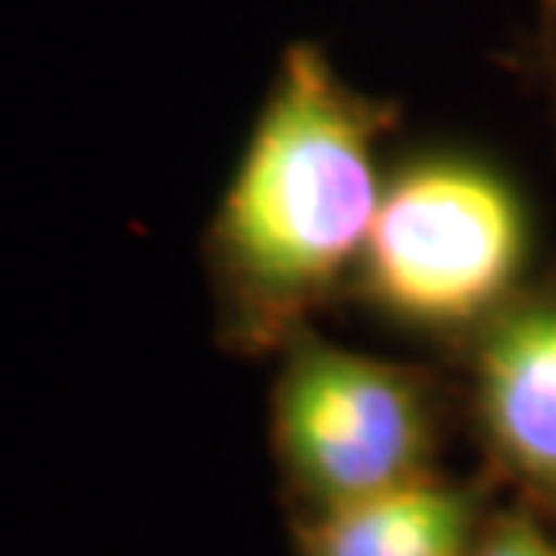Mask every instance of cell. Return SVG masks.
<instances>
[{"label":"cell","instance_id":"7a4b0ae2","mask_svg":"<svg viewBox=\"0 0 556 556\" xmlns=\"http://www.w3.org/2000/svg\"><path fill=\"white\" fill-rule=\"evenodd\" d=\"M536 273V215L503 161L420 144L392 161L355 273L358 301L462 355Z\"/></svg>","mask_w":556,"mask_h":556},{"label":"cell","instance_id":"ba28073f","mask_svg":"<svg viewBox=\"0 0 556 556\" xmlns=\"http://www.w3.org/2000/svg\"><path fill=\"white\" fill-rule=\"evenodd\" d=\"M532 34H540L544 41L556 46V0H536V21H532Z\"/></svg>","mask_w":556,"mask_h":556},{"label":"cell","instance_id":"8992f818","mask_svg":"<svg viewBox=\"0 0 556 556\" xmlns=\"http://www.w3.org/2000/svg\"><path fill=\"white\" fill-rule=\"evenodd\" d=\"M470 556H556V532L523 503H498Z\"/></svg>","mask_w":556,"mask_h":556},{"label":"cell","instance_id":"5b68a950","mask_svg":"<svg viewBox=\"0 0 556 556\" xmlns=\"http://www.w3.org/2000/svg\"><path fill=\"white\" fill-rule=\"evenodd\" d=\"M486 470L413 478L383 495L298 519V556H470L498 503Z\"/></svg>","mask_w":556,"mask_h":556},{"label":"cell","instance_id":"277c9868","mask_svg":"<svg viewBox=\"0 0 556 556\" xmlns=\"http://www.w3.org/2000/svg\"><path fill=\"white\" fill-rule=\"evenodd\" d=\"M457 358L486 475L556 532V260Z\"/></svg>","mask_w":556,"mask_h":556},{"label":"cell","instance_id":"52a82bcc","mask_svg":"<svg viewBox=\"0 0 556 556\" xmlns=\"http://www.w3.org/2000/svg\"><path fill=\"white\" fill-rule=\"evenodd\" d=\"M511 66H516L519 79L540 96L544 112H548V124H553V137H556V46L528 29V34L519 38L516 50H511Z\"/></svg>","mask_w":556,"mask_h":556},{"label":"cell","instance_id":"6da1fadb","mask_svg":"<svg viewBox=\"0 0 556 556\" xmlns=\"http://www.w3.org/2000/svg\"><path fill=\"white\" fill-rule=\"evenodd\" d=\"M400 103L342 79L318 41L280 50L277 75L206 227L223 342L285 351L355 285L383 199Z\"/></svg>","mask_w":556,"mask_h":556},{"label":"cell","instance_id":"3957f363","mask_svg":"<svg viewBox=\"0 0 556 556\" xmlns=\"http://www.w3.org/2000/svg\"><path fill=\"white\" fill-rule=\"evenodd\" d=\"M445 383L425 367L346 351L314 330L285 346L273 450L305 516L438 470Z\"/></svg>","mask_w":556,"mask_h":556}]
</instances>
